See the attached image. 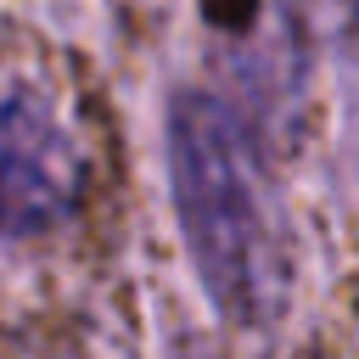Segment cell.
Here are the masks:
<instances>
[{"label": "cell", "instance_id": "obj_1", "mask_svg": "<svg viewBox=\"0 0 359 359\" xmlns=\"http://www.w3.org/2000/svg\"><path fill=\"white\" fill-rule=\"evenodd\" d=\"M168 191L213 309L236 325H269L292 286L286 219L247 129L219 95L180 90L168 101Z\"/></svg>", "mask_w": 359, "mask_h": 359}, {"label": "cell", "instance_id": "obj_2", "mask_svg": "<svg viewBox=\"0 0 359 359\" xmlns=\"http://www.w3.org/2000/svg\"><path fill=\"white\" fill-rule=\"evenodd\" d=\"M84 191L67 123L28 90H0V241L56 230Z\"/></svg>", "mask_w": 359, "mask_h": 359}, {"label": "cell", "instance_id": "obj_3", "mask_svg": "<svg viewBox=\"0 0 359 359\" xmlns=\"http://www.w3.org/2000/svg\"><path fill=\"white\" fill-rule=\"evenodd\" d=\"M348 6V22H353V39H359V0H342Z\"/></svg>", "mask_w": 359, "mask_h": 359}]
</instances>
